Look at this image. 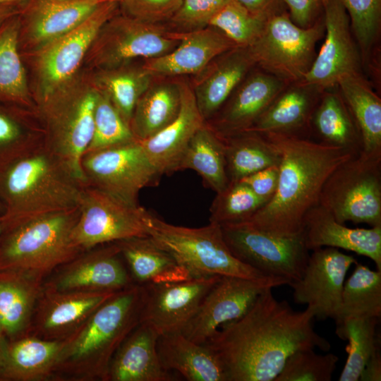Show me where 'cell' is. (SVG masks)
Instances as JSON below:
<instances>
[{"label":"cell","instance_id":"6da1fadb","mask_svg":"<svg viewBox=\"0 0 381 381\" xmlns=\"http://www.w3.org/2000/svg\"><path fill=\"white\" fill-rule=\"evenodd\" d=\"M307 307L292 309L268 288L240 318L221 326L205 343L217 355L227 381H274L286 359L303 349L329 350L313 328Z\"/></svg>","mask_w":381,"mask_h":381},{"label":"cell","instance_id":"7a4b0ae2","mask_svg":"<svg viewBox=\"0 0 381 381\" xmlns=\"http://www.w3.org/2000/svg\"><path fill=\"white\" fill-rule=\"evenodd\" d=\"M262 135L281 155L277 188L272 199L242 223L279 236L303 235L306 216L319 205L327 178L358 154L304 136Z\"/></svg>","mask_w":381,"mask_h":381},{"label":"cell","instance_id":"3957f363","mask_svg":"<svg viewBox=\"0 0 381 381\" xmlns=\"http://www.w3.org/2000/svg\"><path fill=\"white\" fill-rule=\"evenodd\" d=\"M146 293L136 284L116 292L64 339L52 380L108 381L115 352L140 322Z\"/></svg>","mask_w":381,"mask_h":381},{"label":"cell","instance_id":"277c9868","mask_svg":"<svg viewBox=\"0 0 381 381\" xmlns=\"http://www.w3.org/2000/svg\"><path fill=\"white\" fill-rule=\"evenodd\" d=\"M85 186L43 143L0 169L3 230L78 207Z\"/></svg>","mask_w":381,"mask_h":381},{"label":"cell","instance_id":"5b68a950","mask_svg":"<svg viewBox=\"0 0 381 381\" xmlns=\"http://www.w3.org/2000/svg\"><path fill=\"white\" fill-rule=\"evenodd\" d=\"M79 207L41 216L4 229L0 236V272L44 282L60 266L84 251L71 234Z\"/></svg>","mask_w":381,"mask_h":381},{"label":"cell","instance_id":"8992f818","mask_svg":"<svg viewBox=\"0 0 381 381\" xmlns=\"http://www.w3.org/2000/svg\"><path fill=\"white\" fill-rule=\"evenodd\" d=\"M147 228L148 236L171 253L194 277L266 276L231 253L217 224L210 222L200 228L176 226L148 212Z\"/></svg>","mask_w":381,"mask_h":381},{"label":"cell","instance_id":"52a82bcc","mask_svg":"<svg viewBox=\"0 0 381 381\" xmlns=\"http://www.w3.org/2000/svg\"><path fill=\"white\" fill-rule=\"evenodd\" d=\"M97 93L95 88L63 90L40 104L44 146L85 186L81 159L93 134Z\"/></svg>","mask_w":381,"mask_h":381},{"label":"cell","instance_id":"ba28073f","mask_svg":"<svg viewBox=\"0 0 381 381\" xmlns=\"http://www.w3.org/2000/svg\"><path fill=\"white\" fill-rule=\"evenodd\" d=\"M319 205L341 224L381 226V157L358 154L327 178Z\"/></svg>","mask_w":381,"mask_h":381},{"label":"cell","instance_id":"9c48e42d","mask_svg":"<svg viewBox=\"0 0 381 381\" xmlns=\"http://www.w3.org/2000/svg\"><path fill=\"white\" fill-rule=\"evenodd\" d=\"M325 31L324 23L302 28L285 13L274 11L248 50L255 64L285 83H299L310 68L315 49Z\"/></svg>","mask_w":381,"mask_h":381},{"label":"cell","instance_id":"30bf717a","mask_svg":"<svg viewBox=\"0 0 381 381\" xmlns=\"http://www.w3.org/2000/svg\"><path fill=\"white\" fill-rule=\"evenodd\" d=\"M81 168L86 186L132 205H138L140 191L160 176L138 140L86 152Z\"/></svg>","mask_w":381,"mask_h":381},{"label":"cell","instance_id":"8fae6325","mask_svg":"<svg viewBox=\"0 0 381 381\" xmlns=\"http://www.w3.org/2000/svg\"><path fill=\"white\" fill-rule=\"evenodd\" d=\"M221 229L230 251L243 263L289 284L302 276L310 255L303 235L279 236L242 222L222 225Z\"/></svg>","mask_w":381,"mask_h":381},{"label":"cell","instance_id":"7c38bea8","mask_svg":"<svg viewBox=\"0 0 381 381\" xmlns=\"http://www.w3.org/2000/svg\"><path fill=\"white\" fill-rule=\"evenodd\" d=\"M79 210L71 238L83 250L132 237L148 236L147 211L99 189L85 186Z\"/></svg>","mask_w":381,"mask_h":381},{"label":"cell","instance_id":"4fadbf2b","mask_svg":"<svg viewBox=\"0 0 381 381\" xmlns=\"http://www.w3.org/2000/svg\"><path fill=\"white\" fill-rule=\"evenodd\" d=\"M179 43L176 31L122 13L116 14L104 24L90 49L95 64L108 69L138 58L162 56Z\"/></svg>","mask_w":381,"mask_h":381},{"label":"cell","instance_id":"5bb4252c","mask_svg":"<svg viewBox=\"0 0 381 381\" xmlns=\"http://www.w3.org/2000/svg\"><path fill=\"white\" fill-rule=\"evenodd\" d=\"M289 284L284 278L272 276H221L181 332L191 341L205 344L221 326L242 317L265 289Z\"/></svg>","mask_w":381,"mask_h":381},{"label":"cell","instance_id":"9a60e30c","mask_svg":"<svg viewBox=\"0 0 381 381\" xmlns=\"http://www.w3.org/2000/svg\"><path fill=\"white\" fill-rule=\"evenodd\" d=\"M119 10L117 1L103 3L76 28L40 50V104L62 90L78 69L102 27Z\"/></svg>","mask_w":381,"mask_h":381},{"label":"cell","instance_id":"2e32d148","mask_svg":"<svg viewBox=\"0 0 381 381\" xmlns=\"http://www.w3.org/2000/svg\"><path fill=\"white\" fill-rule=\"evenodd\" d=\"M116 242L84 250L57 268L43 283L54 291H119L133 284Z\"/></svg>","mask_w":381,"mask_h":381},{"label":"cell","instance_id":"e0dca14e","mask_svg":"<svg viewBox=\"0 0 381 381\" xmlns=\"http://www.w3.org/2000/svg\"><path fill=\"white\" fill-rule=\"evenodd\" d=\"M357 262L339 249L323 247L313 250L301 278L289 285L293 299L312 309L314 318L334 319L339 310L345 277Z\"/></svg>","mask_w":381,"mask_h":381},{"label":"cell","instance_id":"ac0fdd59","mask_svg":"<svg viewBox=\"0 0 381 381\" xmlns=\"http://www.w3.org/2000/svg\"><path fill=\"white\" fill-rule=\"evenodd\" d=\"M322 8L325 40L310 68L299 83L320 90L336 86L344 75L361 73L360 56L345 8L339 0H323Z\"/></svg>","mask_w":381,"mask_h":381},{"label":"cell","instance_id":"d6986e66","mask_svg":"<svg viewBox=\"0 0 381 381\" xmlns=\"http://www.w3.org/2000/svg\"><path fill=\"white\" fill-rule=\"evenodd\" d=\"M220 277H192L145 286L140 322L151 326L159 335L182 331Z\"/></svg>","mask_w":381,"mask_h":381},{"label":"cell","instance_id":"ffe728a7","mask_svg":"<svg viewBox=\"0 0 381 381\" xmlns=\"http://www.w3.org/2000/svg\"><path fill=\"white\" fill-rule=\"evenodd\" d=\"M116 292L60 291L43 287L29 334L64 340Z\"/></svg>","mask_w":381,"mask_h":381},{"label":"cell","instance_id":"44dd1931","mask_svg":"<svg viewBox=\"0 0 381 381\" xmlns=\"http://www.w3.org/2000/svg\"><path fill=\"white\" fill-rule=\"evenodd\" d=\"M178 45L162 56L145 59L143 67L153 76L198 74L214 59L236 46L211 26L176 31Z\"/></svg>","mask_w":381,"mask_h":381},{"label":"cell","instance_id":"7402d4cb","mask_svg":"<svg viewBox=\"0 0 381 381\" xmlns=\"http://www.w3.org/2000/svg\"><path fill=\"white\" fill-rule=\"evenodd\" d=\"M109 0L27 1L20 13V29L32 47L42 49L82 24Z\"/></svg>","mask_w":381,"mask_h":381},{"label":"cell","instance_id":"603a6c76","mask_svg":"<svg viewBox=\"0 0 381 381\" xmlns=\"http://www.w3.org/2000/svg\"><path fill=\"white\" fill-rule=\"evenodd\" d=\"M181 106L175 119L151 138L140 141L150 162L159 176L176 171L194 134L205 123L189 84L179 81Z\"/></svg>","mask_w":381,"mask_h":381},{"label":"cell","instance_id":"cb8c5ba5","mask_svg":"<svg viewBox=\"0 0 381 381\" xmlns=\"http://www.w3.org/2000/svg\"><path fill=\"white\" fill-rule=\"evenodd\" d=\"M303 236L309 250L323 247L341 248L370 258L381 271V226L349 228L318 205L306 216Z\"/></svg>","mask_w":381,"mask_h":381},{"label":"cell","instance_id":"d4e9b609","mask_svg":"<svg viewBox=\"0 0 381 381\" xmlns=\"http://www.w3.org/2000/svg\"><path fill=\"white\" fill-rule=\"evenodd\" d=\"M198 73L193 87L197 106L206 121L224 105L255 64L248 47H236L221 55Z\"/></svg>","mask_w":381,"mask_h":381},{"label":"cell","instance_id":"484cf974","mask_svg":"<svg viewBox=\"0 0 381 381\" xmlns=\"http://www.w3.org/2000/svg\"><path fill=\"white\" fill-rule=\"evenodd\" d=\"M286 83L269 73L252 74L223 106L212 128L222 137L249 129Z\"/></svg>","mask_w":381,"mask_h":381},{"label":"cell","instance_id":"4316f807","mask_svg":"<svg viewBox=\"0 0 381 381\" xmlns=\"http://www.w3.org/2000/svg\"><path fill=\"white\" fill-rule=\"evenodd\" d=\"M159 336L151 326L140 322L115 352L108 381L174 380L160 363L157 351Z\"/></svg>","mask_w":381,"mask_h":381},{"label":"cell","instance_id":"83f0119b","mask_svg":"<svg viewBox=\"0 0 381 381\" xmlns=\"http://www.w3.org/2000/svg\"><path fill=\"white\" fill-rule=\"evenodd\" d=\"M157 351L162 367L189 381H227L222 362L205 344L188 339L181 331L161 334Z\"/></svg>","mask_w":381,"mask_h":381},{"label":"cell","instance_id":"f1b7e54d","mask_svg":"<svg viewBox=\"0 0 381 381\" xmlns=\"http://www.w3.org/2000/svg\"><path fill=\"white\" fill-rule=\"evenodd\" d=\"M64 340H52L26 334L8 340L1 381L52 380Z\"/></svg>","mask_w":381,"mask_h":381},{"label":"cell","instance_id":"f546056e","mask_svg":"<svg viewBox=\"0 0 381 381\" xmlns=\"http://www.w3.org/2000/svg\"><path fill=\"white\" fill-rule=\"evenodd\" d=\"M116 243L134 284L147 286L194 277L150 236L132 237Z\"/></svg>","mask_w":381,"mask_h":381},{"label":"cell","instance_id":"4dcf8cb0","mask_svg":"<svg viewBox=\"0 0 381 381\" xmlns=\"http://www.w3.org/2000/svg\"><path fill=\"white\" fill-rule=\"evenodd\" d=\"M360 133L361 154L381 157V99L361 73L342 76L337 85Z\"/></svg>","mask_w":381,"mask_h":381},{"label":"cell","instance_id":"1f68e13d","mask_svg":"<svg viewBox=\"0 0 381 381\" xmlns=\"http://www.w3.org/2000/svg\"><path fill=\"white\" fill-rule=\"evenodd\" d=\"M308 87L298 83L295 87L284 89L246 131L302 136L301 132L310 126L318 104L312 89Z\"/></svg>","mask_w":381,"mask_h":381},{"label":"cell","instance_id":"d6a6232c","mask_svg":"<svg viewBox=\"0 0 381 381\" xmlns=\"http://www.w3.org/2000/svg\"><path fill=\"white\" fill-rule=\"evenodd\" d=\"M42 289V283L0 272V332L8 340L29 333Z\"/></svg>","mask_w":381,"mask_h":381},{"label":"cell","instance_id":"836d02e7","mask_svg":"<svg viewBox=\"0 0 381 381\" xmlns=\"http://www.w3.org/2000/svg\"><path fill=\"white\" fill-rule=\"evenodd\" d=\"M180 106L179 82L151 84L138 99L130 121L135 139L143 141L162 131L177 116Z\"/></svg>","mask_w":381,"mask_h":381},{"label":"cell","instance_id":"e575fe53","mask_svg":"<svg viewBox=\"0 0 381 381\" xmlns=\"http://www.w3.org/2000/svg\"><path fill=\"white\" fill-rule=\"evenodd\" d=\"M220 138L229 182L238 181L263 169L279 166L281 155L262 134L244 131Z\"/></svg>","mask_w":381,"mask_h":381},{"label":"cell","instance_id":"d590c367","mask_svg":"<svg viewBox=\"0 0 381 381\" xmlns=\"http://www.w3.org/2000/svg\"><path fill=\"white\" fill-rule=\"evenodd\" d=\"M188 169L196 171L216 193L229 183L222 140L206 122L190 139L176 171Z\"/></svg>","mask_w":381,"mask_h":381},{"label":"cell","instance_id":"8d00e7d4","mask_svg":"<svg viewBox=\"0 0 381 381\" xmlns=\"http://www.w3.org/2000/svg\"><path fill=\"white\" fill-rule=\"evenodd\" d=\"M20 13L0 26V102L18 107L32 105L19 53Z\"/></svg>","mask_w":381,"mask_h":381},{"label":"cell","instance_id":"74e56055","mask_svg":"<svg viewBox=\"0 0 381 381\" xmlns=\"http://www.w3.org/2000/svg\"><path fill=\"white\" fill-rule=\"evenodd\" d=\"M310 123L320 143L359 154L361 139L340 94L327 92L318 102Z\"/></svg>","mask_w":381,"mask_h":381},{"label":"cell","instance_id":"f35d334b","mask_svg":"<svg viewBox=\"0 0 381 381\" xmlns=\"http://www.w3.org/2000/svg\"><path fill=\"white\" fill-rule=\"evenodd\" d=\"M381 316V271L356 263L351 275L344 282L336 324L349 318Z\"/></svg>","mask_w":381,"mask_h":381},{"label":"cell","instance_id":"ab89813d","mask_svg":"<svg viewBox=\"0 0 381 381\" xmlns=\"http://www.w3.org/2000/svg\"><path fill=\"white\" fill-rule=\"evenodd\" d=\"M126 65L104 69L98 78L99 90L111 100L123 120L129 125L140 97L152 84L153 76L142 66Z\"/></svg>","mask_w":381,"mask_h":381},{"label":"cell","instance_id":"60d3db41","mask_svg":"<svg viewBox=\"0 0 381 381\" xmlns=\"http://www.w3.org/2000/svg\"><path fill=\"white\" fill-rule=\"evenodd\" d=\"M377 318H349L336 324V334L347 340L348 357L339 377V381H358L366 363L380 348L376 333Z\"/></svg>","mask_w":381,"mask_h":381},{"label":"cell","instance_id":"b9f144b4","mask_svg":"<svg viewBox=\"0 0 381 381\" xmlns=\"http://www.w3.org/2000/svg\"><path fill=\"white\" fill-rule=\"evenodd\" d=\"M44 143V131L34 127L22 110L0 106V169Z\"/></svg>","mask_w":381,"mask_h":381},{"label":"cell","instance_id":"7bdbcfd3","mask_svg":"<svg viewBox=\"0 0 381 381\" xmlns=\"http://www.w3.org/2000/svg\"><path fill=\"white\" fill-rule=\"evenodd\" d=\"M271 13H253L230 0L211 18L207 26L215 28L236 47H248L260 36Z\"/></svg>","mask_w":381,"mask_h":381},{"label":"cell","instance_id":"ee69618b","mask_svg":"<svg viewBox=\"0 0 381 381\" xmlns=\"http://www.w3.org/2000/svg\"><path fill=\"white\" fill-rule=\"evenodd\" d=\"M265 204L243 182H229L224 190L217 193L212 201L210 222L220 226L243 222Z\"/></svg>","mask_w":381,"mask_h":381},{"label":"cell","instance_id":"f6af8a7d","mask_svg":"<svg viewBox=\"0 0 381 381\" xmlns=\"http://www.w3.org/2000/svg\"><path fill=\"white\" fill-rule=\"evenodd\" d=\"M133 140L136 139L129 125L109 98L98 89L94 111L93 134L85 152Z\"/></svg>","mask_w":381,"mask_h":381},{"label":"cell","instance_id":"bcb514c9","mask_svg":"<svg viewBox=\"0 0 381 381\" xmlns=\"http://www.w3.org/2000/svg\"><path fill=\"white\" fill-rule=\"evenodd\" d=\"M339 357L332 353L320 354L314 349L294 352L286 359L274 381H330Z\"/></svg>","mask_w":381,"mask_h":381},{"label":"cell","instance_id":"7dc6e473","mask_svg":"<svg viewBox=\"0 0 381 381\" xmlns=\"http://www.w3.org/2000/svg\"><path fill=\"white\" fill-rule=\"evenodd\" d=\"M345 8L363 56L367 57L381 23V0H339Z\"/></svg>","mask_w":381,"mask_h":381},{"label":"cell","instance_id":"c3c4849f","mask_svg":"<svg viewBox=\"0 0 381 381\" xmlns=\"http://www.w3.org/2000/svg\"><path fill=\"white\" fill-rule=\"evenodd\" d=\"M230 0H183L181 6L170 19L181 31H190L208 25L211 18Z\"/></svg>","mask_w":381,"mask_h":381},{"label":"cell","instance_id":"681fc988","mask_svg":"<svg viewBox=\"0 0 381 381\" xmlns=\"http://www.w3.org/2000/svg\"><path fill=\"white\" fill-rule=\"evenodd\" d=\"M182 3L183 0H122L119 5L123 14L145 22L161 24L169 21Z\"/></svg>","mask_w":381,"mask_h":381},{"label":"cell","instance_id":"f907efd6","mask_svg":"<svg viewBox=\"0 0 381 381\" xmlns=\"http://www.w3.org/2000/svg\"><path fill=\"white\" fill-rule=\"evenodd\" d=\"M279 166L270 167L255 172L241 180L253 193L268 202L274 196L278 184Z\"/></svg>","mask_w":381,"mask_h":381},{"label":"cell","instance_id":"816d5d0a","mask_svg":"<svg viewBox=\"0 0 381 381\" xmlns=\"http://www.w3.org/2000/svg\"><path fill=\"white\" fill-rule=\"evenodd\" d=\"M289 11V17L297 25L306 28L313 24L323 0H282Z\"/></svg>","mask_w":381,"mask_h":381},{"label":"cell","instance_id":"f5cc1de1","mask_svg":"<svg viewBox=\"0 0 381 381\" xmlns=\"http://www.w3.org/2000/svg\"><path fill=\"white\" fill-rule=\"evenodd\" d=\"M359 380L362 381L381 380L380 348L377 349L370 356L361 373Z\"/></svg>","mask_w":381,"mask_h":381},{"label":"cell","instance_id":"db71d44e","mask_svg":"<svg viewBox=\"0 0 381 381\" xmlns=\"http://www.w3.org/2000/svg\"><path fill=\"white\" fill-rule=\"evenodd\" d=\"M255 14H269L274 11L273 5L275 0H234Z\"/></svg>","mask_w":381,"mask_h":381},{"label":"cell","instance_id":"11a10c76","mask_svg":"<svg viewBox=\"0 0 381 381\" xmlns=\"http://www.w3.org/2000/svg\"><path fill=\"white\" fill-rule=\"evenodd\" d=\"M24 6L19 4L0 5V26L11 18L20 14Z\"/></svg>","mask_w":381,"mask_h":381},{"label":"cell","instance_id":"9f6ffc18","mask_svg":"<svg viewBox=\"0 0 381 381\" xmlns=\"http://www.w3.org/2000/svg\"><path fill=\"white\" fill-rule=\"evenodd\" d=\"M8 339L0 332V381L1 376L2 365L5 355Z\"/></svg>","mask_w":381,"mask_h":381},{"label":"cell","instance_id":"6f0895ef","mask_svg":"<svg viewBox=\"0 0 381 381\" xmlns=\"http://www.w3.org/2000/svg\"><path fill=\"white\" fill-rule=\"evenodd\" d=\"M28 0H0V5L19 4L25 5Z\"/></svg>","mask_w":381,"mask_h":381},{"label":"cell","instance_id":"680465c9","mask_svg":"<svg viewBox=\"0 0 381 381\" xmlns=\"http://www.w3.org/2000/svg\"><path fill=\"white\" fill-rule=\"evenodd\" d=\"M29 1H74V0H28Z\"/></svg>","mask_w":381,"mask_h":381},{"label":"cell","instance_id":"91938a15","mask_svg":"<svg viewBox=\"0 0 381 381\" xmlns=\"http://www.w3.org/2000/svg\"><path fill=\"white\" fill-rule=\"evenodd\" d=\"M2 223H1V213H0V236H1V234L2 233Z\"/></svg>","mask_w":381,"mask_h":381},{"label":"cell","instance_id":"94428289","mask_svg":"<svg viewBox=\"0 0 381 381\" xmlns=\"http://www.w3.org/2000/svg\"><path fill=\"white\" fill-rule=\"evenodd\" d=\"M2 212H3V207H2V205H1V203L0 202V213H1V214Z\"/></svg>","mask_w":381,"mask_h":381},{"label":"cell","instance_id":"6125c7cd","mask_svg":"<svg viewBox=\"0 0 381 381\" xmlns=\"http://www.w3.org/2000/svg\"><path fill=\"white\" fill-rule=\"evenodd\" d=\"M109 1H117V2L119 3V2L121 1L122 0H109Z\"/></svg>","mask_w":381,"mask_h":381}]
</instances>
